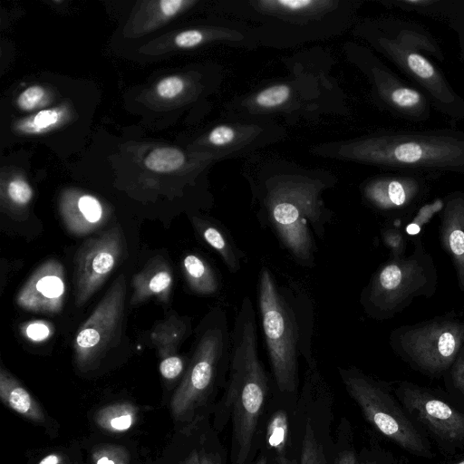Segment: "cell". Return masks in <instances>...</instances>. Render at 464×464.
I'll return each mask as SVG.
<instances>
[{
  "instance_id": "6da1fadb",
  "label": "cell",
  "mask_w": 464,
  "mask_h": 464,
  "mask_svg": "<svg viewBox=\"0 0 464 464\" xmlns=\"http://www.w3.org/2000/svg\"><path fill=\"white\" fill-rule=\"evenodd\" d=\"M257 302L261 325L276 387L293 392L298 382V357L308 363L314 312L309 295L294 286L279 285L266 266L259 272Z\"/></svg>"
},
{
  "instance_id": "7a4b0ae2",
  "label": "cell",
  "mask_w": 464,
  "mask_h": 464,
  "mask_svg": "<svg viewBox=\"0 0 464 464\" xmlns=\"http://www.w3.org/2000/svg\"><path fill=\"white\" fill-rule=\"evenodd\" d=\"M268 380L257 349L256 310L246 295L231 329L225 402L232 413L235 464H245L263 410Z\"/></svg>"
},
{
  "instance_id": "3957f363",
  "label": "cell",
  "mask_w": 464,
  "mask_h": 464,
  "mask_svg": "<svg viewBox=\"0 0 464 464\" xmlns=\"http://www.w3.org/2000/svg\"><path fill=\"white\" fill-rule=\"evenodd\" d=\"M437 285L433 258L417 238L410 255L392 256L375 271L361 294L360 303L368 316L385 320L404 310L414 299L432 296Z\"/></svg>"
},
{
  "instance_id": "277c9868",
  "label": "cell",
  "mask_w": 464,
  "mask_h": 464,
  "mask_svg": "<svg viewBox=\"0 0 464 464\" xmlns=\"http://www.w3.org/2000/svg\"><path fill=\"white\" fill-rule=\"evenodd\" d=\"M366 159L402 171L440 173L464 171V134L402 132L371 140Z\"/></svg>"
},
{
  "instance_id": "5b68a950",
  "label": "cell",
  "mask_w": 464,
  "mask_h": 464,
  "mask_svg": "<svg viewBox=\"0 0 464 464\" xmlns=\"http://www.w3.org/2000/svg\"><path fill=\"white\" fill-rule=\"evenodd\" d=\"M231 330L226 311L212 309L200 333L184 377L170 400L176 420L188 419L229 367Z\"/></svg>"
},
{
  "instance_id": "8992f818",
  "label": "cell",
  "mask_w": 464,
  "mask_h": 464,
  "mask_svg": "<svg viewBox=\"0 0 464 464\" xmlns=\"http://www.w3.org/2000/svg\"><path fill=\"white\" fill-rule=\"evenodd\" d=\"M390 345L418 371L432 375L447 372L464 345V320L443 315L400 326L391 333Z\"/></svg>"
},
{
  "instance_id": "52a82bcc",
  "label": "cell",
  "mask_w": 464,
  "mask_h": 464,
  "mask_svg": "<svg viewBox=\"0 0 464 464\" xmlns=\"http://www.w3.org/2000/svg\"><path fill=\"white\" fill-rule=\"evenodd\" d=\"M339 373L348 393L379 431L411 453L430 456L418 430L379 383L355 368H339Z\"/></svg>"
},
{
  "instance_id": "ba28073f",
  "label": "cell",
  "mask_w": 464,
  "mask_h": 464,
  "mask_svg": "<svg viewBox=\"0 0 464 464\" xmlns=\"http://www.w3.org/2000/svg\"><path fill=\"white\" fill-rule=\"evenodd\" d=\"M126 279L120 275L87 320L78 329L73 341L74 361L81 372L94 369L120 342L124 317Z\"/></svg>"
},
{
  "instance_id": "9c48e42d",
  "label": "cell",
  "mask_w": 464,
  "mask_h": 464,
  "mask_svg": "<svg viewBox=\"0 0 464 464\" xmlns=\"http://www.w3.org/2000/svg\"><path fill=\"white\" fill-rule=\"evenodd\" d=\"M126 254L120 226L85 240L74 255L75 304L83 305L103 285Z\"/></svg>"
},
{
  "instance_id": "30bf717a",
  "label": "cell",
  "mask_w": 464,
  "mask_h": 464,
  "mask_svg": "<svg viewBox=\"0 0 464 464\" xmlns=\"http://www.w3.org/2000/svg\"><path fill=\"white\" fill-rule=\"evenodd\" d=\"M66 295L63 264L50 258L39 266L15 297L17 305L28 312L53 314L63 310Z\"/></svg>"
},
{
  "instance_id": "8fae6325",
  "label": "cell",
  "mask_w": 464,
  "mask_h": 464,
  "mask_svg": "<svg viewBox=\"0 0 464 464\" xmlns=\"http://www.w3.org/2000/svg\"><path fill=\"white\" fill-rule=\"evenodd\" d=\"M401 400L435 434L447 440L464 437V415L427 392L404 383L400 389Z\"/></svg>"
},
{
  "instance_id": "7c38bea8",
  "label": "cell",
  "mask_w": 464,
  "mask_h": 464,
  "mask_svg": "<svg viewBox=\"0 0 464 464\" xmlns=\"http://www.w3.org/2000/svg\"><path fill=\"white\" fill-rule=\"evenodd\" d=\"M427 192L419 175L380 178L364 188L365 198L381 211H404L417 204Z\"/></svg>"
},
{
  "instance_id": "4fadbf2b",
  "label": "cell",
  "mask_w": 464,
  "mask_h": 464,
  "mask_svg": "<svg viewBox=\"0 0 464 464\" xmlns=\"http://www.w3.org/2000/svg\"><path fill=\"white\" fill-rule=\"evenodd\" d=\"M440 237L455 267L459 286L464 293V193L454 192L444 199Z\"/></svg>"
},
{
  "instance_id": "5bb4252c",
  "label": "cell",
  "mask_w": 464,
  "mask_h": 464,
  "mask_svg": "<svg viewBox=\"0 0 464 464\" xmlns=\"http://www.w3.org/2000/svg\"><path fill=\"white\" fill-rule=\"evenodd\" d=\"M393 59L440 102H455L456 97L432 63L412 47L401 42L387 44Z\"/></svg>"
},
{
  "instance_id": "9a60e30c",
  "label": "cell",
  "mask_w": 464,
  "mask_h": 464,
  "mask_svg": "<svg viewBox=\"0 0 464 464\" xmlns=\"http://www.w3.org/2000/svg\"><path fill=\"white\" fill-rule=\"evenodd\" d=\"M172 285V270L167 260L160 256L151 257L132 278L130 304H140L151 296L167 304Z\"/></svg>"
},
{
  "instance_id": "2e32d148",
  "label": "cell",
  "mask_w": 464,
  "mask_h": 464,
  "mask_svg": "<svg viewBox=\"0 0 464 464\" xmlns=\"http://www.w3.org/2000/svg\"><path fill=\"white\" fill-rule=\"evenodd\" d=\"M61 214L66 229L76 237L96 231L107 219V213L102 203L87 194L64 198Z\"/></svg>"
},
{
  "instance_id": "e0dca14e",
  "label": "cell",
  "mask_w": 464,
  "mask_h": 464,
  "mask_svg": "<svg viewBox=\"0 0 464 464\" xmlns=\"http://www.w3.org/2000/svg\"><path fill=\"white\" fill-rule=\"evenodd\" d=\"M195 230L212 249H214L231 273L240 270L244 252L237 246L228 229L212 220L194 217Z\"/></svg>"
},
{
  "instance_id": "ac0fdd59",
  "label": "cell",
  "mask_w": 464,
  "mask_h": 464,
  "mask_svg": "<svg viewBox=\"0 0 464 464\" xmlns=\"http://www.w3.org/2000/svg\"><path fill=\"white\" fill-rule=\"evenodd\" d=\"M0 398L8 408L32 421L44 423L46 420L39 402L3 366L0 368Z\"/></svg>"
},
{
  "instance_id": "d6986e66",
  "label": "cell",
  "mask_w": 464,
  "mask_h": 464,
  "mask_svg": "<svg viewBox=\"0 0 464 464\" xmlns=\"http://www.w3.org/2000/svg\"><path fill=\"white\" fill-rule=\"evenodd\" d=\"M182 270L189 288L200 295H213L220 287L214 267L202 256L188 254L182 260Z\"/></svg>"
},
{
  "instance_id": "ffe728a7",
  "label": "cell",
  "mask_w": 464,
  "mask_h": 464,
  "mask_svg": "<svg viewBox=\"0 0 464 464\" xmlns=\"http://www.w3.org/2000/svg\"><path fill=\"white\" fill-rule=\"evenodd\" d=\"M189 331V320L171 314L154 326L150 334V339L161 358L177 353L179 346Z\"/></svg>"
},
{
  "instance_id": "44dd1931",
  "label": "cell",
  "mask_w": 464,
  "mask_h": 464,
  "mask_svg": "<svg viewBox=\"0 0 464 464\" xmlns=\"http://www.w3.org/2000/svg\"><path fill=\"white\" fill-rule=\"evenodd\" d=\"M386 99L404 116L421 117L429 109L425 97L416 89L397 80H390L385 90Z\"/></svg>"
},
{
  "instance_id": "7402d4cb",
  "label": "cell",
  "mask_w": 464,
  "mask_h": 464,
  "mask_svg": "<svg viewBox=\"0 0 464 464\" xmlns=\"http://www.w3.org/2000/svg\"><path fill=\"white\" fill-rule=\"evenodd\" d=\"M139 410L130 402H115L101 408L94 416L99 428L111 433L129 430L138 420Z\"/></svg>"
},
{
  "instance_id": "603a6c76",
  "label": "cell",
  "mask_w": 464,
  "mask_h": 464,
  "mask_svg": "<svg viewBox=\"0 0 464 464\" xmlns=\"http://www.w3.org/2000/svg\"><path fill=\"white\" fill-rule=\"evenodd\" d=\"M185 156L178 149L164 147L153 150L145 159L146 167L156 172H170L179 169Z\"/></svg>"
},
{
  "instance_id": "cb8c5ba5",
  "label": "cell",
  "mask_w": 464,
  "mask_h": 464,
  "mask_svg": "<svg viewBox=\"0 0 464 464\" xmlns=\"http://www.w3.org/2000/svg\"><path fill=\"white\" fill-rule=\"evenodd\" d=\"M288 421L286 414L276 411L271 418L266 431L267 442L276 452L281 453L287 441Z\"/></svg>"
},
{
  "instance_id": "d4e9b609",
  "label": "cell",
  "mask_w": 464,
  "mask_h": 464,
  "mask_svg": "<svg viewBox=\"0 0 464 464\" xmlns=\"http://www.w3.org/2000/svg\"><path fill=\"white\" fill-rule=\"evenodd\" d=\"M301 464H326L324 454L319 444L310 421H307L304 428Z\"/></svg>"
},
{
  "instance_id": "484cf974",
  "label": "cell",
  "mask_w": 464,
  "mask_h": 464,
  "mask_svg": "<svg viewBox=\"0 0 464 464\" xmlns=\"http://www.w3.org/2000/svg\"><path fill=\"white\" fill-rule=\"evenodd\" d=\"M92 459L93 464H129L130 454L122 446L103 444L92 450Z\"/></svg>"
},
{
  "instance_id": "4316f807",
  "label": "cell",
  "mask_w": 464,
  "mask_h": 464,
  "mask_svg": "<svg viewBox=\"0 0 464 464\" xmlns=\"http://www.w3.org/2000/svg\"><path fill=\"white\" fill-rule=\"evenodd\" d=\"M444 206V199H436L432 203L424 205L413 218V220L405 227L406 237L418 236L421 227L428 223L431 217L441 211Z\"/></svg>"
},
{
  "instance_id": "83f0119b",
  "label": "cell",
  "mask_w": 464,
  "mask_h": 464,
  "mask_svg": "<svg viewBox=\"0 0 464 464\" xmlns=\"http://www.w3.org/2000/svg\"><path fill=\"white\" fill-rule=\"evenodd\" d=\"M22 335L34 343H41L48 340L54 333L53 325L44 320H34L20 325Z\"/></svg>"
},
{
  "instance_id": "f1b7e54d",
  "label": "cell",
  "mask_w": 464,
  "mask_h": 464,
  "mask_svg": "<svg viewBox=\"0 0 464 464\" xmlns=\"http://www.w3.org/2000/svg\"><path fill=\"white\" fill-rule=\"evenodd\" d=\"M6 193L10 201L16 207L28 205L33 198L32 188L20 178L14 179L8 183Z\"/></svg>"
},
{
  "instance_id": "f546056e",
  "label": "cell",
  "mask_w": 464,
  "mask_h": 464,
  "mask_svg": "<svg viewBox=\"0 0 464 464\" xmlns=\"http://www.w3.org/2000/svg\"><path fill=\"white\" fill-rule=\"evenodd\" d=\"M288 86L280 84L262 91L256 98V102L265 108L276 107L284 103L289 97Z\"/></svg>"
},
{
  "instance_id": "4dcf8cb0",
  "label": "cell",
  "mask_w": 464,
  "mask_h": 464,
  "mask_svg": "<svg viewBox=\"0 0 464 464\" xmlns=\"http://www.w3.org/2000/svg\"><path fill=\"white\" fill-rule=\"evenodd\" d=\"M384 245L391 251L392 256H401L407 246L406 236L396 227H386L382 232Z\"/></svg>"
},
{
  "instance_id": "1f68e13d",
  "label": "cell",
  "mask_w": 464,
  "mask_h": 464,
  "mask_svg": "<svg viewBox=\"0 0 464 464\" xmlns=\"http://www.w3.org/2000/svg\"><path fill=\"white\" fill-rule=\"evenodd\" d=\"M184 366V359L173 353L160 358V372L163 378L172 381L182 373Z\"/></svg>"
},
{
  "instance_id": "d6a6232c",
  "label": "cell",
  "mask_w": 464,
  "mask_h": 464,
  "mask_svg": "<svg viewBox=\"0 0 464 464\" xmlns=\"http://www.w3.org/2000/svg\"><path fill=\"white\" fill-rule=\"evenodd\" d=\"M44 90L40 86H32L24 90L18 97L17 103L24 111L33 110L43 100Z\"/></svg>"
},
{
  "instance_id": "836d02e7",
  "label": "cell",
  "mask_w": 464,
  "mask_h": 464,
  "mask_svg": "<svg viewBox=\"0 0 464 464\" xmlns=\"http://www.w3.org/2000/svg\"><path fill=\"white\" fill-rule=\"evenodd\" d=\"M184 88L183 81L177 76H170L161 80L157 86L158 94L165 99L178 96Z\"/></svg>"
},
{
  "instance_id": "e575fe53",
  "label": "cell",
  "mask_w": 464,
  "mask_h": 464,
  "mask_svg": "<svg viewBox=\"0 0 464 464\" xmlns=\"http://www.w3.org/2000/svg\"><path fill=\"white\" fill-rule=\"evenodd\" d=\"M447 372L454 387L464 394V345Z\"/></svg>"
},
{
  "instance_id": "d590c367",
  "label": "cell",
  "mask_w": 464,
  "mask_h": 464,
  "mask_svg": "<svg viewBox=\"0 0 464 464\" xmlns=\"http://www.w3.org/2000/svg\"><path fill=\"white\" fill-rule=\"evenodd\" d=\"M61 118V113L56 110H44L39 111L33 119L32 125L36 130L47 129L54 125Z\"/></svg>"
},
{
  "instance_id": "8d00e7d4",
  "label": "cell",
  "mask_w": 464,
  "mask_h": 464,
  "mask_svg": "<svg viewBox=\"0 0 464 464\" xmlns=\"http://www.w3.org/2000/svg\"><path fill=\"white\" fill-rule=\"evenodd\" d=\"M235 130L228 126H218L209 134L208 140L214 145H225L230 143L235 139Z\"/></svg>"
},
{
  "instance_id": "74e56055",
  "label": "cell",
  "mask_w": 464,
  "mask_h": 464,
  "mask_svg": "<svg viewBox=\"0 0 464 464\" xmlns=\"http://www.w3.org/2000/svg\"><path fill=\"white\" fill-rule=\"evenodd\" d=\"M203 39L202 34L198 30L181 32L175 37V44L181 48H189L198 45Z\"/></svg>"
},
{
  "instance_id": "f35d334b",
  "label": "cell",
  "mask_w": 464,
  "mask_h": 464,
  "mask_svg": "<svg viewBox=\"0 0 464 464\" xmlns=\"http://www.w3.org/2000/svg\"><path fill=\"white\" fill-rule=\"evenodd\" d=\"M274 3L287 11L297 12L305 10L309 8V6L315 5L317 2L312 0H280Z\"/></svg>"
},
{
  "instance_id": "ab89813d",
  "label": "cell",
  "mask_w": 464,
  "mask_h": 464,
  "mask_svg": "<svg viewBox=\"0 0 464 464\" xmlns=\"http://www.w3.org/2000/svg\"><path fill=\"white\" fill-rule=\"evenodd\" d=\"M185 3L182 0H162L160 2V5L163 14L171 16L177 14Z\"/></svg>"
},
{
  "instance_id": "60d3db41",
  "label": "cell",
  "mask_w": 464,
  "mask_h": 464,
  "mask_svg": "<svg viewBox=\"0 0 464 464\" xmlns=\"http://www.w3.org/2000/svg\"><path fill=\"white\" fill-rule=\"evenodd\" d=\"M335 464H356L355 456L353 451L342 452L336 459Z\"/></svg>"
},
{
  "instance_id": "b9f144b4",
  "label": "cell",
  "mask_w": 464,
  "mask_h": 464,
  "mask_svg": "<svg viewBox=\"0 0 464 464\" xmlns=\"http://www.w3.org/2000/svg\"><path fill=\"white\" fill-rule=\"evenodd\" d=\"M63 457L57 453H52L43 458L38 464H63Z\"/></svg>"
},
{
  "instance_id": "7bdbcfd3",
  "label": "cell",
  "mask_w": 464,
  "mask_h": 464,
  "mask_svg": "<svg viewBox=\"0 0 464 464\" xmlns=\"http://www.w3.org/2000/svg\"><path fill=\"white\" fill-rule=\"evenodd\" d=\"M180 464H200L198 452L193 450Z\"/></svg>"
},
{
  "instance_id": "ee69618b",
  "label": "cell",
  "mask_w": 464,
  "mask_h": 464,
  "mask_svg": "<svg viewBox=\"0 0 464 464\" xmlns=\"http://www.w3.org/2000/svg\"><path fill=\"white\" fill-rule=\"evenodd\" d=\"M199 460L200 464H218L213 456L203 452L199 454Z\"/></svg>"
},
{
  "instance_id": "f6af8a7d",
  "label": "cell",
  "mask_w": 464,
  "mask_h": 464,
  "mask_svg": "<svg viewBox=\"0 0 464 464\" xmlns=\"http://www.w3.org/2000/svg\"><path fill=\"white\" fill-rule=\"evenodd\" d=\"M275 464H296V461L288 459L284 456H278Z\"/></svg>"
},
{
  "instance_id": "bcb514c9",
  "label": "cell",
  "mask_w": 464,
  "mask_h": 464,
  "mask_svg": "<svg viewBox=\"0 0 464 464\" xmlns=\"http://www.w3.org/2000/svg\"><path fill=\"white\" fill-rule=\"evenodd\" d=\"M256 464H266V457L262 456Z\"/></svg>"
},
{
  "instance_id": "7dc6e473",
  "label": "cell",
  "mask_w": 464,
  "mask_h": 464,
  "mask_svg": "<svg viewBox=\"0 0 464 464\" xmlns=\"http://www.w3.org/2000/svg\"><path fill=\"white\" fill-rule=\"evenodd\" d=\"M457 464H464V459L459 461V462H458Z\"/></svg>"
}]
</instances>
